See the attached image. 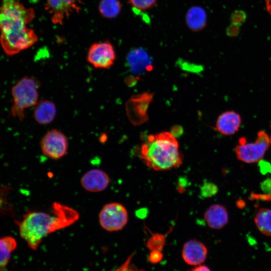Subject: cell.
<instances>
[{
    "label": "cell",
    "instance_id": "6da1fadb",
    "mask_svg": "<svg viewBox=\"0 0 271 271\" xmlns=\"http://www.w3.org/2000/svg\"><path fill=\"white\" fill-rule=\"evenodd\" d=\"M140 156L149 168L158 171L176 168L183 159L177 140L169 132L149 136L142 145Z\"/></svg>",
    "mask_w": 271,
    "mask_h": 271
},
{
    "label": "cell",
    "instance_id": "7a4b0ae2",
    "mask_svg": "<svg viewBox=\"0 0 271 271\" xmlns=\"http://www.w3.org/2000/svg\"><path fill=\"white\" fill-rule=\"evenodd\" d=\"M34 17V11L25 8L17 0H2L0 8L1 35H9L27 31V24Z\"/></svg>",
    "mask_w": 271,
    "mask_h": 271
},
{
    "label": "cell",
    "instance_id": "3957f363",
    "mask_svg": "<svg viewBox=\"0 0 271 271\" xmlns=\"http://www.w3.org/2000/svg\"><path fill=\"white\" fill-rule=\"evenodd\" d=\"M38 84L34 79L25 77L13 86L12 89L14 102L12 113L13 116L23 119L24 110L37 103L39 97Z\"/></svg>",
    "mask_w": 271,
    "mask_h": 271
},
{
    "label": "cell",
    "instance_id": "277c9868",
    "mask_svg": "<svg viewBox=\"0 0 271 271\" xmlns=\"http://www.w3.org/2000/svg\"><path fill=\"white\" fill-rule=\"evenodd\" d=\"M269 144V138L263 130L258 132L257 139L254 143H248L244 138H241L235 148L237 158L240 161L247 163L259 162L268 149Z\"/></svg>",
    "mask_w": 271,
    "mask_h": 271
},
{
    "label": "cell",
    "instance_id": "5b68a950",
    "mask_svg": "<svg viewBox=\"0 0 271 271\" xmlns=\"http://www.w3.org/2000/svg\"><path fill=\"white\" fill-rule=\"evenodd\" d=\"M99 223L104 230L117 231L126 225L128 220V212L121 203L110 202L105 204L98 215Z\"/></svg>",
    "mask_w": 271,
    "mask_h": 271
},
{
    "label": "cell",
    "instance_id": "8992f818",
    "mask_svg": "<svg viewBox=\"0 0 271 271\" xmlns=\"http://www.w3.org/2000/svg\"><path fill=\"white\" fill-rule=\"evenodd\" d=\"M43 154L54 160L61 159L68 152L69 142L67 137L60 130L52 129L48 131L40 143Z\"/></svg>",
    "mask_w": 271,
    "mask_h": 271
},
{
    "label": "cell",
    "instance_id": "52a82bcc",
    "mask_svg": "<svg viewBox=\"0 0 271 271\" xmlns=\"http://www.w3.org/2000/svg\"><path fill=\"white\" fill-rule=\"evenodd\" d=\"M116 54L113 45L108 41L93 44L87 54L88 62L99 69L110 68L115 60Z\"/></svg>",
    "mask_w": 271,
    "mask_h": 271
},
{
    "label": "cell",
    "instance_id": "ba28073f",
    "mask_svg": "<svg viewBox=\"0 0 271 271\" xmlns=\"http://www.w3.org/2000/svg\"><path fill=\"white\" fill-rule=\"evenodd\" d=\"M81 4V0H45V8L52 23L61 25L72 14L80 12Z\"/></svg>",
    "mask_w": 271,
    "mask_h": 271
},
{
    "label": "cell",
    "instance_id": "9c48e42d",
    "mask_svg": "<svg viewBox=\"0 0 271 271\" xmlns=\"http://www.w3.org/2000/svg\"><path fill=\"white\" fill-rule=\"evenodd\" d=\"M153 95L144 93L131 97L126 103V113L135 125L141 124L148 119L147 109Z\"/></svg>",
    "mask_w": 271,
    "mask_h": 271
},
{
    "label": "cell",
    "instance_id": "30bf717a",
    "mask_svg": "<svg viewBox=\"0 0 271 271\" xmlns=\"http://www.w3.org/2000/svg\"><path fill=\"white\" fill-rule=\"evenodd\" d=\"M108 175L102 170L93 169L85 172L81 177L80 184L84 189L90 192L104 191L110 183Z\"/></svg>",
    "mask_w": 271,
    "mask_h": 271
},
{
    "label": "cell",
    "instance_id": "8fae6325",
    "mask_svg": "<svg viewBox=\"0 0 271 271\" xmlns=\"http://www.w3.org/2000/svg\"><path fill=\"white\" fill-rule=\"evenodd\" d=\"M127 64L134 74L140 75L152 70L153 62L147 51L143 48L131 50L126 57Z\"/></svg>",
    "mask_w": 271,
    "mask_h": 271
},
{
    "label": "cell",
    "instance_id": "7c38bea8",
    "mask_svg": "<svg viewBox=\"0 0 271 271\" xmlns=\"http://www.w3.org/2000/svg\"><path fill=\"white\" fill-rule=\"evenodd\" d=\"M207 255V249L204 244L196 239L187 241L182 250L184 261L190 265H199L203 262Z\"/></svg>",
    "mask_w": 271,
    "mask_h": 271
},
{
    "label": "cell",
    "instance_id": "4fadbf2b",
    "mask_svg": "<svg viewBox=\"0 0 271 271\" xmlns=\"http://www.w3.org/2000/svg\"><path fill=\"white\" fill-rule=\"evenodd\" d=\"M241 124L240 115L232 111H226L219 116L216 121L217 130L222 134L229 136L236 132Z\"/></svg>",
    "mask_w": 271,
    "mask_h": 271
},
{
    "label": "cell",
    "instance_id": "5bb4252c",
    "mask_svg": "<svg viewBox=\"0 0 271 271\" xmlns=\"http://www.w3.org/2000/svg\"><path fill=\"white\" fill-rule=\"evenodd\" d=\"M207 225L212 229H219L224 227L228 222L226 209L220 204L210 206L204 214Z\"/></svg>",
    "mask_w": 271,
    "mask_h": 271
},
{
    "label": "cell",
    "instance_id": "9a60e30c",
    "mask_svg": "<svg viewBox=\"0 0 271 271\" xmlns=\"http://www.w3.org/2000/svg\"><path fill=\"white\" fill-rule=\"evenodd\" d=\"M56 113V107L54 102L48 100H43L38 101L35 105L34 118L39 124L47 125L54 120Z\"/></svg>",
    "mask_w": 271,
    "mask_h": 271
},
{
    "label": "cell",
    "instance_id": "2e32d148",
    "mask_svg": "<svg viewBox=\"0 0 271 271\" xmlns=\"http://www.w3.org/2000/svg\"><path fill=\"white\" fill-rule=\"evenodd\" d=\"M186 23L193 31H198L205 28L207 22V14L204 9L194 6L188 11L186 16Z\"/></svg>",
    "mask_w": 271,
    "mask_h": 271
},
{
    "label": "cell",
    "instance_id": "e0dca14e",
    "mask_svg": "<svg viewBox=\"0 0 271 271\" xmlns=\"http://www.w3.org/2000/svg\"><path fill=\"white\" fill-rule=\"evenodd\" d=\"M17 246V241L12 236L0 238V267L5 266L8 263L11 253Z\"/></svg>",
    "mask_w": 271,
    "mask_h": 271
},
{
    "label": "cell",
    "instance_id": "ac0fdd59",
    "mask_svg": "<svg viewBox=\"0 0 271 271\" xmlns=\"http://www.w3.org/2000/svg\"><path fill=\"white\" fill-rule=\"evenodd\" d=\"M254 222L259 231L266 236H271V210L260 209L255 215Z\"/></svg>",
    "mask_w": 271,
    "mask_h": 271
},
{
    "label": "cell",
    "instance_id": "d6986e66",
    "mask_svg": "<svg viewBox=\"0 0 271 271\" xmlns=\"http://www.w3.org/2000/svg\"><path fill=\"white\" fill-rule=\"evenodd\" d=\"M99 12L106 18L112 19L117 16L121 10L119 0H101L99 4Z\"/></svg>",
    "mask_w": 271,
    "mask_h": 271
},
{
    "label": "cell",
    "instance_id": "ffe728a7",
    "mask_svg": "<svg viewBox=\"0 0 271 271\" xmlns=\"http://www.w3.org/2000/svg\"><path fill=\"white\" fill-rule=\"evenodd\" d=\"M165 237L161 234H156L152 236L148 240V246L152 250L161 249L165 243Z\"/></svg>",
    "mask_w": 271,
    "mask_h": 271
},
{
    "label": "cell",
    "instance_id": "44dd1931",
    "mask_svg": "<svg viewBox=\"0 0 271 271\" xmlns=\"http://www.w3.org/2000/svg\"><path fill=\"white\" fill-rule=\"evenodd\" d=\"M133 8L138 10H146L155 6L157 0H128Z\"/></svg>",
    "mask_w": 271,
    "mask_h": 271
},
{
    "label": "cell",
    "instance_id": "7402d4cb",
    "mask_svg": "<svg viewBox=\"0 0 271 271\" xmlns=\"http://www.w3.org/2000/svg\"><path fill=\"white\" fill-rule=\"evenodd\" d=\"M202 191L203 195L206 196H212L217 191V188L214 184H211L210 183H208L207 184L204 185L202 187Z\"/></svg>",
    "mask_w": 271,
    "mask_h": 271
},
{
    "label": "cell",
    "instance_id": "603a6c76",
    "mask_svg": "<svg viewBox=\"0 0 271 271\" xmlns=\"http://www.w3.org/2000/svg\"><path fill=\"white\" fill-rule=\"evenodd\" d=\"M162 256L159 250H153L150 255V260L152 262L156 263L162 259Z\"/></svg>",
    "mask_w": 271,
    "mask_h": 271
},
{
    "label": "cell",
    "instance_id": "cb8c5ba5",
    "mask_svg": "<svg viewBox=\"0 0 271 271\" xmlns=\"http://www.w3.org/2000/svg\"><path fill=\"white\" fill-rule=\"evenodd\" d=\"M190 271H211L210 269L205 265H199Z\"/></svg>",
    "mask_w": 271,
    "mask_h": 271
},
{
    "label": "cell",
    "instance_id": "d4e9b609",
    "mask_svg": "<svg viewBox=\"0 0 271 271\" xmlns=\"http://www.w3.org/2000/svg\"><path fill=\"white\" fill-rule=\"evenodd\" d=\"M265 2L267 11L271 15V0H265Z\"/></svg>",
    "mask_w": 271,
    "mask_h": 271
},
{
    "label": "cell",
    "instance_id": "484cf974",
    "mask_svg": "<svg viewBox=\"0 0 271 271\" xmlns=\"http://www.w3.org/2000/svg\"><path fill=\"white\" fill-rule=\"evenodd\" d=\"M270 128H271V124H270ZM269 140H270V143L271 144V136H270V138H269Z\"/></svg>",
    "mask_w": 271,
    "mask_h": 271
}]
</instances>
